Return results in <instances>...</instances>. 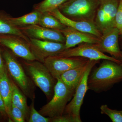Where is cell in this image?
I'll return each mask as SVG.
<instances>
[{
    "mask_svg": "<svg viewBox=\"0 0 122 122\" xmlns=\"http://www.w3.org/2000/svg\"><path fill=\"white\" fill-rule=\"evenodd\" d=\"M119 36H121V37H122V25L119 29Z\"/></svg>",
    "mask_w": 122,
    "mask_h": 122,
    "instance_id": "f546056e",
    "label": "cell"
},
{
    "mask_svg": "<svg viewBox=\"0 0 122 122\" xmlns=\"http://www.w3.org/2000/svg\"><path fill=\"white\" fill-rule=\"evenodd\" d=\"M21 63L35 86L41 90L47 99L51 100L54 94L57 80L53 77L47 67L44 63L36 60L23 59Z\"/></svg>",
    "mask_w": 122,
    "mask_h": 122,
    "instance_id": "3957f363",
    "label": "cell"
},
{
    "mask_svg": "<svg viewBox=\"0 0 122 122\" xmlns=\"http://www.w3.org/2000/svg\"><path fill=\"white\" fill-rule=\"evenodd\" d=\"M56 56L63 57H80L95 61L101 59L110 60L122 65V61L106 55L100 51L94 44L89 43L79 44L77 47L65 50Z\"/></svg>",
    "mask_w": 122,
    "mask_h": 122,
    "instance_id": "ba28073f",
    "label": "cell"
},
{
    "mask_svg": "<svg viewBox=\"0 0 122 122\" xmlns=\"http://www.w3.org/2000/svg\"><path fill=\"white\" fill-rule=\"evenodd\" d=\"M30 106L29 118L28 122H50V118L45 117L38 112L35 107V100H31Z\"/></svg>",
    "mask_w": 122,
    "mask_h": 122,
    "instance_id": "cb8c5ba5",
    "label": "cell"
},
{
    "mask_svg": "<svg viewBox=\"0 0 122 122\" xmlns=\"http://www.w3.org/2000/svg\"><path fill=\"white\" fill-rule=\"evenodd\" d=\"M39 25L45 28L59 31L66 27L49 12L42 13Z\"/></svg>",
    "mask_w": 122,
    "mask_h": 122,
    "instance_id": "44dd1931",
    "label": "cell"
},
{
    "mask_svg": "<svg viewBox=\"0 0 122 122\" xmlns=\"http://www.w3.org/2000/svg\"><path fill=\"white\" fill-rule=\"evenodd\" d=\"M0 94L4 102L8 115L12 103V86L7 70L0 75Z\"/></svg>",
    "mask_w": 122,
    "mask_h": 122,
    "instance_id": "e0dca14e",
    "label": "cell"
},
{
    "mask_svg": "<svg viewBox=\"0 0 122 122\" xmlns=\"http://www.w3.org/2000/svg\"><path fill=\"white\" fill-rule=\"evenodd\" d=\"M2 54L10 77L27 98L31 100H35L36 86L21 63L7 49L4 50Z\"/></svg>",
    "mask_w": 122,
    "mask_h": 122,
    "instance_id": "7a4b0ae2",
    "label": "cell"
},
{
    "mask_svg": "<svg viewBox=\"0 0 122 122\" xmlns=\"http://www.w3.org/2000/svg\"><path fill=\"white\" fill-rule=\"evenodd\" d=\"M121 111V112H122V110Z\"/></svg>",
    "mask_w": 122,
    "mask_h": 122,
    "instance_id": "1f68e13d",
    "label": "cell"
},
{
    "mask_svg": "<svg viewBox=\"0 0 122 122\" xmlns=\"http://www.w3.org/2000/svg\"><path fill=\"white\" fill-rule=\"evenodd\" d=\"M120 0H100L94 24L102 34L115 27L116 15Z\"/></svg>",
    "mask_w": 122,
    "mask_h": 122,
    "instance_id": "52a82bcc",
    "label": "cell"
},
{
    "mask_svg": "<svg viewBox=\"0 0 122 122\" xmlns=\"http://www.w3.org/2000/svg\"><path fill=\"white\" fill-rule=\"evenodd\" d=\"M92 61L89 59L83 65L66 71L61 75L60 78L70 89L75 91L76 87L89 66Z\"/></svg>",
    "mask_w": 122,
    "mask_h": 122,
    "instance_id": "2e32d148",
    "label": "cell"
},
{
    "mask_svg": "<svg viewBox=\"0 0 122 122\" xmlns=\"http://www.w3.org/2000/svg\"><path fill=\"white\" fill-rule=\"evenodd\" d=\"M42 13L34 10L32 12L18 17L10 16L9 20L14 26L18 27L28 26L33 25H39Z\"/></svg>",
    "mask_w": 122,
    "mask_h": 122,
    "instance_id": "ffe728a7",
    "label": "cell"
},
{
    "mask_svg": "<svg viewBox=\"0 0 122 122\" xmlns=\"http://www.w3.org/2000/svg\"><path fill=\"white\" fill-rule=\"evenodd\" d=\"M50 122H75L74 119L68 114L57 116L52 118H50Z\"/></svg>",
    "mask_w": 122,
    "mask_h": 122,
    "instance_id": "4316f807",
    "label": "cell"
},
{
    "mask_svg": "<svg viewBox=\"0 0 122 122\" xmlns=\"http://www.w3.org/2000/svg\"><path fill=\"white\" fill-rule=\"evenodd\" d=\"M66 26L71 27L85 32L89 33L100 37L102 33L97 29L94 23L86 21H78L68 18L62 14L58 8L49 12Z\"/></svg>",
    "mask_w": 122,
    "mask_h": 122,
    "instance_id": "9a60e30c",
    "label": "cell"
},
{
    "mask_svg": "<svg viewBox=\"0 0 122 122\" xmlns=\"http://www.w3.org/2000/svg\"><path fill=\"white\" fill-rule=\"evenodd\" d=\"M11 81L12 86V103L22 112L26 122H28L29 118L30 107L27 104V97L18 87L12 79Z\"/></svg>",
    "mask_w": 122,
    "mask_h": 122,
    "instance_id": "d6986e66",
    "label": "cell"
},
{
    "mask_svg": "<svg viewBox=\"0 0 122 122\" xmlns=\"http://www.w3.org/2000/svg\"><path fill=\"white\" fill-rule=\"evenodd\" d=\"M7 68L0 47V75L5 72Z\"/></svg>",
    "mask_w": 122,
    "mask_h": 122,
    "instance_id": "f1b7e54d",
    "label": "cell"
},
{
    "mask_svg": "<svg viewBox=\"0 0 122 122\" xmlns=\"http://www.w3.org/2000/svg\"></svg>",
    "mask_w": 122,
    "mask_h": 122,
    "instance_id": "4dcf8cb0",
    "label": "cell"
},
{
    "mask_svg": "<svg viewBox=\"0 0 122 122\" xmlns=\"http://www.w3.org/2000/svg\"><path fill=\"white\" fill-rule=\"evenodd\" d=\"M9 121L14 122H25V117L22 112L12 103L8 114Z\"/></svg>",
    "mask_w": 122,
    "mask_h": 122,
    "instance_id": "d4e9b609",
    "label": "cell"
},
{
    "mask_svg": "<svg viewBox=\"0 0 122 122\" xmlns=\"http://www.w3.org/2000/svg\"><path fill=\"white\" fill-rule=\"evenodd\" d=\"M57 80L52 97L38 111L45 117L52 118L63 115L66 105L74 94L75 91L70 89L61 79Z\"/></svg>",
    "mask_w": 122,
    "mask_h": 122,
    "instance_id": "5b68a950",
    "label": "cell"
},
{
    "mask_svg": "<svg viewBox=\"0 0 122 122\" xmlns=\"http://www.w3.org/2000/svg\"><path fill=\"white\" fill-rule=\"evenodd\" d=\"M10 15L0 10V35H14L22 38L27 42L29 38L25 35L18 27L13 25L9 20Z\"/></svg>",
    "mask_w": 122,
    "mask_h": 122,
    "instance_id": "ac0fdd59",
    "label": "cell"
},
{
    "mask_svg": "<svg viewBox=\"0 0 122 122\" xmlns=\"http://www.w3.org/2000/svg\"><path fill=\"white\" fill-rule=\"evenodd\" d=\"M0 45L8 49L16 56L28 61L36 60L28 42L14 35H0Z\"/></svg>",
    "mask_w": 122,
    "mask_h": 122,
    "instance_id": "7c38bea8",
    "label": "cell"
},
{
    "mask_svg": "<svg viewBox=\"0 0 122 122\" xmlns=\"http://www.w3.org/2000/svg\"><path fill=\"white\" fill-rule=\"evenodd\" d=\"M25 35L29 38L50 41L65 44L66 38L60 31L47 28L39 25L18 27Z\"/></svg>",
    "mask_w": 122,
    "mask_h": 122,
    "instance_id": "4fadbf2b",
    "label": "cell"
},
{
    "mask_svg": "<svg viewBox=\"0 0 122 122\" xmlns=\"http://www.w3.org/2000/svg\"><path fill=\"white\" fill-rule=\"evenodd\" d=\"M66 38L65 46L66 49L74 47L83 43L96 44L99 37L89 33L85 32L69 26L60 30Z\"/></svg>",
    "mask_w": 122,
    "mask_h": 122,
    "instance_id": "5bb4252c",
    "label": "cell"
},
{
    "mask_svg": "<svg viewBox=\"0 0 122 122\" xmlns=\"http://www.w3.org/2000/svg\"><path fill=\"white\" fill-rule=\"evenodd\" d=\"M100 0H68L58 9L71 20L94 23Z\"/></svg>",
    "mask_w": 122,
    "mask_h": 122,
    "instance_id": "277c9868",
    "label": "cell"
},
{
    "mask_svg": "<svg viewBox=\"0 0 122 122\" xmlns=\"http://www.w3.org/2000/svg\"><path fill=\"white\" fill-rule=\"evenodd\" d=\"M68 0H44L34 5V10L41 13L49 12L58 8Z\"/></svg>",
    "mask_w": 122,
    "mask_h": 122,
    "instance_id": "7402d4cb",
    "label": "cell"
},
{
    "mask_svg": "<svg viewBox=\"0 0 122 122\" xmlns=\"http://www.w3.org/2000/svg\"><path fill=\"white\" fill-rule=\"evenodd\" d=\"M36 61L44 63L48 57L56 56L66 50L64 43L29 38L28 42Z\"/></svg>",
    "mask_w": 122,
    "mask_h": 122,
    "instance_id": "30bf717a",
    "label": "cell"
},
{
    "mask_svg": "<svg viewBox=\"0 0 122 122\" xmlns=\"http://www.w3.org/2000/svg\"><path fill=\"white\" fill-rule=\"evenodd\" d=\"M89 59L80 57H63L56 56L48 57L44 63L55 79L69 70L83 65Z\"/></svg>",
    "mask_w": 122,
    "mask_h": 122,
    "instance_id": "9c48e42d",
    "label": "cell"
},
{
    "mask_svg": "<svg viewBox=\"0 0 122 122\" xmlns=\"http://www.w3.org/2000/svg\"><path fill=\"white\" fill-rule=\"evenodd\" d=\"M99 61L92 60L91 63L83 75L75 91L73 97L67 104L63 114L72 116L75 122H82L80 116V110L86 93L89 90L87 81L92 68Z\"/></svg>",
    "mask_w": 122,
    "mask_h": 122,
    "instance_id": "8992f818",
    "label": "cell"
},
{
    "mask_svg": "<svg viewBox=\"0 0 122 122\" xmlns=\"http://www.w3.org/2000/svg\"><path fill=\"white\" fill-rule=\"evenodd\" d=\"M115 27L119 29L122 25V0H120L116 15Z\"/></svg>",
    "mask_w": 122,
    "mask_h": 122,
    "instance_id": "484cf974",
    "label": "cell"
},
{
    "mask_svg": "<svg viewBox=\"0 0 122 122\" xmlns=\"http://www.w3.org/2000/svg\"><path fill=\"white\" fill-rule=\"evenodd\" d=\"M122 81V65L103 60L98 68L91 72L88 77L89 89L97 93L106 91Z\"/></svg>",
    "mask_w": 122,
    "mask_h": 122,
    "instance_id": "6da1fadb",
    "label": "cell"
},
{
    "mask_svg": "<svg viewBox=\"0 0 122 122\" xmlns=\"http://www.w3.org/2000/svg\"><path fill=\"white\" fill-rule=\"evenodd\" d=\"M100 109L101 113L109 116L112 122H122V113L121 111L110 109L107 105H102Z\"/></svg>",
    "mask_w": 122,
    "mask_h": 122,
    "instance_id": "603a6c76",
    "label": "cell"
},
{
    "mask_svg": "<svg viewBox=\"0 0 122 122\" xmlns=\"http://www.w3.org/2000/svg\"><path fill=\"white\" fill-rule=\"evenodd\" d=\"M0 113L3 116L5 117L8 116V117L7 111H6L4 102L0 94Z\"/></svg>",
    "mask_w": 122,
    "mask_h": 122,
    "instance_id": "83f0119b",
    "label": "cell"
},
{
    "mask_svg": "<svg viewBox=\"0 0 122 122\" xmlns=\"http://www.w3.org/2000/svg\"><path fill=\"white\" fill-rule=\"evenodd\" d=\"M119 29L114 27L102 34L95 45L102 52L107 53L115 59L122 61V52L119 43Z\"/></svg>",
    "mask_w": 122,
    "mask_h": 122,
    "instance_id": "8fae6325",
    "label": "cell"
}]
</instances>
